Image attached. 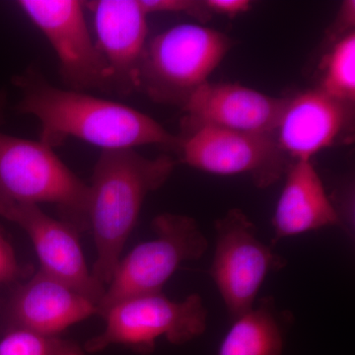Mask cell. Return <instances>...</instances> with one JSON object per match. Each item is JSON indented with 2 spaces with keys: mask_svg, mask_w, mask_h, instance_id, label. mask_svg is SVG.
<instances>
[{
  "mask_svg": "<svg viewBox=\"0 0 355 355\" xmlns=\"http://www.w3.org/2000/svg\"><path fill=\"white\" fill-rule=\"evenodd\" d=\"M96 314L93 301L42 270L15 291L8 305L11 327L46 335L60 336Z\"/></svg>",
  "mask_w": 355,
  "mask_h": 355,
  "instance_id": "cell-14",
  "label": "cell"
},
{
  "mask_svg": "<svg viewBox=\"0 0 355 355\" xmlns=\"http://www.w3.org/2000/svg\"><path fill=\"white\" fill-rule=\"evenodd\" d=\"M232 46L223 33L200 24H181L147 42L139 89L153 101L180 105L207 83Z\"/></svg>",
  "mask_w": 355,
  "mask_h": 355,
  "instance_id": "cell-3",
  "label": "cell"
},
{
  "mask_svg": "<svg viewBox=\"0 0 355 355\" xmlns=\"http://www.w3.org/2000/svg\"><path fill=\"white\" fill-rule=\"evenodd\" d=\"M179 139L187 165L220 176L250 175L260 188L277 183L288 168L273 135L200 128Z\"/></svg>",
  "mask_w": 355,
  "mask_h": 355,
  "instance_id": "cell-9",
  "label": "cell"
},
{
  "mask_svg": "<svg viewBox=\"0 0 355 355\" xmlns=\"http://www.w3.org/2000/svg\"><path fill=\"white\" fill-rule=\"evenodd\" d=\"M350 121L352 104L316 89L287 99L273 135L284 154L294 160H312L336 144Z\"/></svg>",
  "mask_w": 355,
  "mask_h": 355,
  "instance_id": "cell-13",
  "label": "cell"
},
{
  "mask_svg": "<svg viewBox=\"0 0 355 355\" xmlns=\"http://www.w3.org/2000/svg\"><path fill=\"white\" fill-rule=\"evenodd\" d=\"M24 273L25 270L18 263L10 243L0 233V284L15 282Z\"/></svg>",
  "mask_w": 355,
  "mask_h": 355,
  "instance_id": "cell-20",
  "label": "cell"
},
{
  "mask_svg": "<svg viewBox=\"0 0 355 355\" xmlns=\"http://www.w3.org/2000/svg\"><path fill=\"white\" fill-rule=\"evenodd\" d=\"M203 4L211 15L218 14L231 19L249 12L253 6L249 0H203Z\"/></svg>",
  "mask_w": 355,
  "mask_h": 355,
  "instance_id": "cell-21",
  "label": "cell"
},
{
  "mask_svg": "<svg viewBox=\"0 0 355 355\" xmlns=\"http://www.w3.org/2000/svg\"><path fill=\"white\" fill-rule=\"evenodd\" d=\"M155 238L119 261L98 304V315L127 299L159 293L184 261L202 258L207 240L193 217L163 214L153 223Z\"/></svg>",
  "mask_w": 355,
  "mask_h": 355,
  "instance_id": "cell-5",
  "label": "cell"
},
{
  "mask_svg": "<svg viewBox=\"0 0 355 355\" xmlns=\"http://www.w3.org/2000/svg\"><path fill=\"white\" fill-rule=\"evenodd\" d=\"M216 232L210 275L234 320L253 307L268 273L282 270L286 261L259 239L256 226L241 209L217 219Z\"/></svg>",
  "mask_w": 355,
  "mask_h": 355,
  "instance_id": "cell-7",
  "label": "cell"
},
{
  "mask_svg": "<svg viewBox=\"0 0 355 355\" xmlns=\"http://www.w3.org/2000/svg\"><path fill=\"white\" fill-rule=\"evenodd\" d=\"M17 6L48 40L69 89L112 91L109 69L89 30L83 1L20 0Z\"/></svg>",
  "mask_w": 355,
  "mask_h": 355,
  "instance_id": "cell-8",
  "label": "cell"
},
{
  "mask_svg": "<svg viewBox=\"0 0 355 355\" xmlns=\"http://www.w3.org/2000/svg\"><path fill=\"white\" fill-rule=\"evenodd\" d=\"M89 186L41 140L0 132V198L53 205L77 231L87 228Z\"/></svg>",
  "mask_w": 355,
  "mask_h": 355,
  "instance_id": "cell-4",
  "label": "cell"
},
{
  "mask_svg": "<svg viewBox=\"0 0 355 355\" xmlns=\"http://www.w3.org/2000/svg\"><path fill=\"white\" fill-rule=\"evenodd\" d=\"M291 320L272 296L261 298L233 320L217 355H284V336Z\"/></svg>",
  "mask_w": 355,
  "mask_h": 355,
  "instance_id": "cell-16",
  "label": "cell"
},
{
  "mask_svg": "<svg viewBox=\"0 0 355 355\" xmlns=\"http://www.w3.org/2000/svg\"><path fill=\"white\" fill-rule=\"evenodd\" d=\"M139 3L147 16L154 13H182L202 23L212 16L203 1L197 0H139Z\"/></svg>",
  "mask_w": 355,
  "mask_h": 355,
  "instance_id": "cell-19",
  "label": "cell"
},
{
  "mask_svg": "<svg viewBox=\"0 0 355 355\" xmlns=\"http://www.w3.org/2000/svg\"><path fill=\"white\" fill-rule=\"evenodd\" d=\"M14 84L21 92L17 111L37 119L41 127L39 140L51 148L69 139L102 150L179 146V137L148 114L87 92L57 87L32 67L16 76Z\"/></svg>",
  "mask_w": 355,
  "mask_h": 355,
  "instance_id": "cell-1",
  "label": "cell"
},
{
  "mask_svg": "<svg viewBox=\"0 0 355 355\" xmlns=\"http://www.w3.org/2000/svg\"><path fill=\"white\" fill-rule=\"evenodd\" d=\"M168 155L148 158L135 149L102 150L89 186L87 225L94 237L92 273L106 288L139 219L144 200L174 171Z\"/></svg>",
  "mask_w": 355,
  "mask_h": 355,
  "instance_id": "cell-2",
  "label": "cell"
},
{
  "mask_svg": "<svg viewBox=\"0 0 355 355\" xmlns=\"http://www.w3.org/2000/svg\"><path fill=\"white\" fill-rule=\"evenodd\" d=\"M320 90L338 101L355 100V33L338 39L324 58Z\"/></svg>",
  "mask_w": 355,
  "mask_h": 355,
  "instance_id": "cell-17",
  "label": "cell"
},
{
  "mask_svg": "<svg viewBox=\"0 0 355 355\" xmlns=\"http://www.w3.org/2000/svg\"><path fill=\"white\" fill-rule=\"evenodd\" d=\"M0 355H85L73 340L10 327L0 340Z\"/></svg>",
  "mask_w": 355,
  "mask_h": 355,
  "instance_id": "cell-18",
  "label": "cell"
},
{
  "mask_svg": "<svg viewBox=\"0 0 355 355\" xmlns=\"http://www.w3.org/2000/svg\"><path fill=\"white\" fill-rule=\"evenodd\" d=\"M287 99L235 83H207L184 103V133L200 128L273 135Z\"/></svg>",
  "mask_w": 355,
  "mask_h": 355,
  "instance_id": "cell-11",
  "label": "cell"
},
{
  "mask_svg": "<svg viewBox=\"0 0 355 355\" xmlns=\"http://www.w3.org/2000/svg\"><path fill=\"white\" fill-rule=\"evenodd\" d=\"M6 107V94L3 91H0V125L4 119V111Z\"/></svg>",
  "mask_w": 355,
  "mask_h": 355,
  "instance_id": "cell-22",
  "label": "cell"
},
{
  "mask_svg": "<svg viewBox=\"0 0 355 355\" xmlns=\"http://www.w3.org/2000/svg\"><path fill=\"white\" fill-rule=\"evenodd\" d=\"M272 225V245L292 236L342 225L312 160H294L287 168Z\"/></svg>",
  "mask_w": 355,
  "mask_h": 355,
  "instance_id": "cell-15",
  "label": "cell"
},
{
  "mask_svg": "<svg viewBox=\"0 0 355 355\" xmlns=\"http://www.w3.org/2000/svg\"><path fill=\"white\" fill-rule=\"evenodd\" d=\"M104 331L84 345L89 354L111 345H123L139 354H150L156 340L165 338L182 345L205 334L207 310L198 294L182 301L171 300L162 292L137 296L114 305L102 316Z\"/></svg>",
  "mask_w": 355,
  "mask_h": 355,
  "instance_id": "cell-6",
  "label": "cell"
},
{
  "mask_svg": "<svg viewBox=\"0 0 355 355\" xmlns=\"http://www.w3.org/2000/svg\"><path fill=\"white\" fill-rule=\"evenodd\" d=\"M0 216L27 233L38 254L42 272L62 280L96 305L105 287L88 270L76 230L71 224L48 216L39 205L0 198Z\"/></svg>",
  "mask_w": 355,
  "mask_h": 355,
  "instance_id": "cell-10",
  "label": "cell"
},
{
  "mask_svg": "<svg viewBox=\"0 0 355 355\" xmlns=\"http://www.w3.org/2000/svg\"><path fill=\"white\" fill-rule=\"evenodd\" d=\"M84 6L93 16L95 42L109 69L112 92L128 95L139 90L148 34L139 0H92Z\"/></svg>",
  "mask_w": 355,
  "mask_h": 355,
  "instance_id": "cell-12",
  "label": "cell"
}]
</instances>
